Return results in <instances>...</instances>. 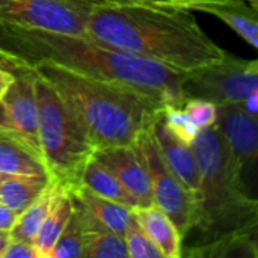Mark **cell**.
I'll return each instance as SVG.
<instances>
[{"mask_svg":"<svg viewBox=\"0 0 258 258\" xmlns=\"http://www.w3.org/2000/svg\"><path fill=\"white\" fill-rule=\"evenodd\" d=\"M32 68L76 113L97 151L133 145L163 109L145 94L121 83L94 79L47 62Z\"/></svg>","mask_w":258,"mask_h":258,"instance_id":"cell-3","label":"cell"},{"mask_svg":"<svg viewBox=\"0 0 258 258\" xmlns=\"http://www.w3.org/2000/svg\"><path fill=\"white\" fill-rule=\"evenodd\" d=\"M2 177H3V175H0V180H2Z\"/></svg>","mask_w":258,"mask_h":258,"instance_id":"cell-36","label":"cell"},{"mask_svg":"<svg viewBox=\"0 0 258 258\" xmlns=\"http://www.w3.org/2000/svg\"><path fill=\"white\" fill-rule=\"evenodd\" d=\"M2 258H39L38 252L33 246V243L30 242H24V240H17V239H11L8 246L5 248Z\"/></svg>","mask_w":258,"mask_h":258,"instance_id":"cell-26","label":"cell"},{"mask_svg":"<svg viewBox=\"0 0 258 258\" xmlns=\"http://www.w3.org/2000/svg\"><path fill=\"white\" fill-rule=\"evenodd\" d=\"M68 192L73 197H76L101 225H104L107 230H110L115 234H119L124 237L128 227L135 221L133 209L124 204H119L116 201L107 200L104 197H100L91 189L85 187L83 184Z\"/></svg>","mask_w":258,"mask_h":258,"instance_id":"cell-15","label":"cell"},{"mask_svg":"<svg viewBox=\"0 0 258 258\" xmlns=\"http://www.w3.org/2000/svg\"><path fill=\"white\" fill-rule=\"evenodd\" d=\"M80 183L100 197L116 201L130 209L138 207L136 200L127 192V189L119 183V180L95 157H92L85 166Z\"/></svg>","mask_w":258,"mask_h":258,"instance_id":"cell-19","label":"cell"},{"mask_svg":"<svg viewBox=\"0 0 258 258\" xmlns=\"http://www.w3.org/2000/svg\"><path fill=\"white\" fill-rule=\"evenodd\" d=\"M8 135H11V133H3V132H0V138H2V136H8ZM12 136H14V135H12Z\"/></svg>","mask_w":258,"mask_h":258,"instance_id":"cell-35","label":"cell"},{"mask_svg":"<svg viewBox=\"0 0 258 258\" xmlns=\"http://www.w3.org/2000/svg\"><path fill=\"white\" fill-rule=\"evenodd\" d=\"M151 132L165 165L195 195L200 192V169L192 145L177 138L165 124L162 110L151 124Z\"/></svg>","mask_w":258,"mask_h":258,"instance_id":"cell-12","label":"cell"},{"mask_svg":"<svg viewBox=\"0 0 258 258\" xmlns=\"http://www.w3.org/2000/svg\"><path fill=\"white\" fill-rule=\"evenodd\" d=\"M60 189H62V186H59L57 183L50 180L48 184L45 186V189L41 192V195L18 215L15 225L9 231L11 239L33 243L36 233H38L39 227L42 225L45 216L48 215V212L54 203V198L57 197Z\"/></svg>","mask_w":258,"mask_h":258,"instance_id":"cell-18","label":"cell"},{"mask_svg":"<svg viewBox=\"0 0 258 258\" xmlns=\"http://www.w3.org/2000/svg\"><path fill=\"white\" fill-rule=\"evenodd\" d=\"M184 112L189 115L192 122L200 128H207L216 124L218 106L204 98H187L183 104Z\"/></svg>","mask_w":258,"mask_h":258,"instance_id":"cell-25","label":"cell"},{"mask_svg":"<svg viewBox=\"0 0 258 258\" xmlns=\"http://www.w3.org/2000/svg\"><path fill=\"white\" fill-rule=\"evenodd\" d=\"M35 70L30 67L15 76L3 97L14 136L39 160L41 145L38 136V103L35 94Z\"/></svg>","mask_w":258,"mask_h":258,"instance_id":"cell-9","label":"cell"},{"mask_svg":"<svg viewBox=\"0 0 258 258\" xmlns=\"http://www.w3.org/2000/svg\"><path fill=\"white\" fill-rule=\"evenodd\" d=\"M112 3H138V5H163V6H181L190 8L195 3L207 2V0H109Z\"/></svg>","mask_w":258,"mask_h":258,"instance_id":"cell-27","label":"cell"},{"mask_svg":"<svg viewBox=\"0 0 258 258\" xmlns=\"http://www.w3.org/2000/svg\"><path fill=\"white\" fill-rule=\"evenodd\" d=\"M240 106L243 107L245 112H248L249 115L252 116H257L258 115V91L249 94L243 101H240Z\"/></svg>","mask_w":258,"mask_h":258,"instance_id":"cell-30","label":"cell"},{"mask_svg":"<svg viewBox=\"0 0 258 258\" xmlns=\"http://www.w3.org/2000/svg\"><path fill=\"white\" fill-rule=\"evenodd\" d=\"M94 157L119 180L127 192L136 200L138 207L153 206L151 180L136 144L98 150Z\"/></svg>","mask_w":258,"mask_h":258,"instance_id":"cell-10","label":"cell"},{"mask_svg":"<svg viewBox=\"0 0 258 258\" xmlns=\"http://www.w3.org/2000/svg\"><path fill=\"white\" fill-rule=\"evenodd\" d=\"M14 79H15V76H14L12 73H9V71L0 68V101L3 100L5 94L8 92L9 86H11L12 82H14Z\"/></svg>","mask_w":258,"mask_h":258,"instance_id":"cell-31","label":"cell"},{"mask_svg":"<svg viewBox=\"0 0 258 258\" xmlns=\"http://www.w3.org/2000/svg\"><path fill=\"white\" fill-rule=\"evenodd\" d=\"M189 9L218 17L249 45L258 47L257 8L251 6L246 0H207L192 5Z\"/></svg>","mask_w":258,"mask_h":258,"instance_id":"cell-13","label":"cell"},{"mask_svg":"<svg viewBox=\"0 0 258 258\" xmlns=\"http://www.w3.org/2000/svg\"><path fill=\"white\" fill-rule=\"evenodd\" d=\"M0 50L29 67L47 62L135 88L163 107L186 101L183 73L86 36L0 23Z\"/></svg>","mask_w":258,"mask_h":258,"instance_id":"cell-1","label":"cell"},{"mask_svg":"<svg viewBox=\"0 0 258 258\" xmlns=\"http://www.w3.org/2000/svg\"><path fill=\"white\" fill-rule=\"evenodd\" d=\"M0 175L48 177L42 160L12 135L0 138Z\"/></svg>","mask_w":258,"mask_h":258,"instance_id":"cell-17","label":"cell"},{"mask_svg":"<svg viewBox=\"0 0 258 258\" xmlns=\"http://www.w3.org/2000/svg\"><path fill=\"white\" fill-rule=\"evenodd\" d=\"M35 94L41 159L48 178L65 190L76 189L97 148L76 113L39 74L35 76Z\"/></svg>","mask_w":258,"mask_h":258,"instance_id":"cell-5","label":"cell"},{"mask_svg":"<svg viewBox=\"0 0 258 258\" xmlns=\"http://www.w3.org/2000/svg\"><path fill=\"white\" fill-rule=\"evenodd\" d=\"M233 156L246 168L258 156V119L243 110L240 103L218 104L215 124Z\"/></svg>","mask_w":258,"mask_h":258,"instance_id":"cell-11","label":"cell"},{"mask_svg":"<svg viewBox=\"0 0 258 258\" xmlns=\"http://www.w3.org/2000/svg\"><path fill=\"white\" fill-rule=\"evenodd\" d=\"M9 240H11L9 233H8V231H0V258H2V254H3V251H5V248L8 246Z\"/></svg>","mask_w":258,"mask_h":258,"instance_id":"cell-33","label":"cell"},{"mask_svg":"<svg viewBox=\"0 0 258 258\" xmlns=\"http://www.w3.org/2000/svg\"><path fill=\"white\" fill-rule=\"evenodd\" d=\"M128 258H163L159 248L151 242V239L144 233L136 219L128 227L124 234Z\"/></svg>","mask_w":258,"mask_h":258,"instance_id":"cell-24","label":"cell"},{"mask_svg":"<svg viewBox=\"0 0 258 258\" xmlns=\"http://www.w3.org/2000/svg\"><path fill=\"white\" fill-rule=\"evenodd\" d=\"M109 0H0V23L86 36L91 9ZM88 38V36H86Z\"/></svg>","mask_w":258,"mask_h":258,"instance_id":"cell-8","label":"cell"},{"mask_svg":"<svg viewBox=\"0 0 258 258\" xmlns=\"http://www.w3.org/2000/svg\"><path fill=\"white\" fill-rule=\"evenodd\" d=\"M0 68H2V70H6V71H9V73H12L14 76H17V74L26 71V70L30 68V67L26 65V63H23L21 60H18V59H15V57L6 54L5 51L0 50Z\"/></svg>","mask_w":258,"mask_h":258,"instance_id":"cell-28","label":"cell"},{"mask_svg":"<svg viewBox=\"0 0 258 258\" xmlns=\"http://www.w3.org/2000/svg\"><path fill=\"white\" fill-rule=\"evenodd\" d=\"M186 255L197 258H257V236H230L216 239L204 245L190 246Z\"/></svg>","mask_w":258,"mask_h":258,"instance_id":"cell-21","label":"cell"},{"mask_svg":"<svg viewBox=\"0 0 258 258\" xmlns=\"http://www.w3.org/2000/svg\"><path fill=\"white\" fill-rule=\"evenodd\" d=\"M48 177L35 175H3L0 180V203L20 215L32 204L48 184Z\"/></svg>","mask_w":258,"mask_h":258,"instance_id":"cell-20","label":"cell"},{"mask_svg":"<svg viewBox=\"0 0 258 258\" xmlns=\"http://www.w3.org/2000/svg\"><path fill=\"white\" fill-rule=\"evenodd\" d=\"M251 6H254V8H257L258 6V0H246Z\"/></svg>","mask_w":258,"mask_h":258,"instance_id":"cell-34","label":"cell"},{"mask_svg":"<svg viewBox=\"0 0 258 258\" xmlns=\"http://www.w3.org/2000/svg\"><path fill=\"white\" fill-rule=\"evenodd\" d=\"M0 132L14 135L12 127H11V121H9V116H8V110H6L3 101H0Z\"/></svg>","mask_w":258,"mask_h":258,"instance_id":"cell-32","label":"cell"},{"mask_svg":"<svg viewBox=\"0 0 258 258\" xmlns=\"http://www.w3.org/2000/svg\"><path fill=\"white\" fill-rule=\"evenodd\" d=\"M136 222L144 233L159 248L163 258L183 257V236L169 219V216L159 207H136L133 209Z\"/></svg>","mask_w":258,"mask_h":258,"instance_id":"cell-14","label":"cell"},{"mask_svg":"<svg viewBox=\"0 0 258 258\" xmlns=\"http://www.w3.org/2000/svg\"><path fill=\"white\" fill-rule=\"evenodd\" d=\"M86 36L183 74L227 53L206 35L192 11L181 6L100 3L91 9Z\"/></svg>","mask_w":258,"mask_h":258,"instance_id":"cell-2","label":"cell"},{"mask_svg":"<svg viewBox=\"0 0 258 258\" xmlns=\"http://www.w3.org/2000/svg\"><path fill=\"white\" fill-rule=\"evenodd\" d=\"M190 145L200 169L194 230L201 233L200 242L192 246L230 236H257V200L248 195L245 168L233 156L218 127L200 130Z\"/></svg>","mask_w":258,"mask_h":258,"instance_id":"cell-4","label":"cell"},{"mask_svg":"<svg viewBox=\"0 0 258 258\" xmlns=\"http://www.w3.org/2000/svg\"><path fill=\"white\" fill-rule=\"evenodd\" d=\"M162 118L166 124V127L181 141L192 144L197 135L200 133V128L192 122L189 115L184 112L183 107L175 106H165L162 109Z\"/></svg>","mask_w":258,"mask_h":258,"instance_id":"cell-23","label":"cell"},{"mask_svg":"<svg viewBox=\"0 0 258 258\" xmlns=\"http://www.w3.org/2000/svg\"><path fill=\"white\" fill-rule=\"evenodd\" d=\"M17 218H18V215L12 209H9L3 203H0V231L9 233L12 230V227L15 225Z\"/></svg>","mask_w":258,"mask_h":258,"instance_id":"cell-29","label":"cell"},{"mask_svg":"<svg viewBox=\"0 0 258 258\" xmlns=\"http://www.w3.org/2000/svg\"><path fill=\"white\" fill-rule=\"evenodd\" d=\"M73 213V203L68 190L63 187L59 190L57 197L54 198V203L45 216L42 225L39 227L36 237L33 240V246L38 252L39 258H48L50 251L53 249L56 240L62 234L63 228L67 227L70 218Z\"/></svg>","mask_w":258,"mask_h":258,"instance_id":"cell-16","label":"cell"},{"mask_svg":"<svg viewBox=\"0 0 258 258\" xmlns=\"http://www.w3.org/2000/svg\"><path fill=\"white\" fill-rule=\"evenodd\" d=\"M258 91V60L243 59L228 51L210 65L183 74V92L187 98L212 103H240Z\"/></svg>","mask_w":258,"mask_h":258,"instance_id":"cell-6","label":"cell"},{"mask_svg":"<svg viewBox=\"0 0 258 258\" xmlns=\"http://www.w3.org/2000/svg\"><path fill=\"white\" fill-rule=\"evenodd\" d=\"M135 144L142 154L151 180L153 204L169 216L183 239H186L197 222L198 195L190 192L165 165L151 127L144 130Z\"/></svg>","mask_w":258,"mask_h":258,"instance_id":"cell-7","label":"cell"},{"mask_svg":"<svg viewBox=\"0 0 258 258\" xmlns=\"http://www.w3.org/2000/svg\"><path fill=\"white\" fill-rule=\"evenodd\" d=\"M83 251V234L82 227L74 215L71 213V218L63 228L62 234L56 240L53 249L50 251L48 258H82Z\"/></svg>","mask_w":258,"mask_h":258,"instance_id":"cell-22","label":"cell"}]
</instances>
